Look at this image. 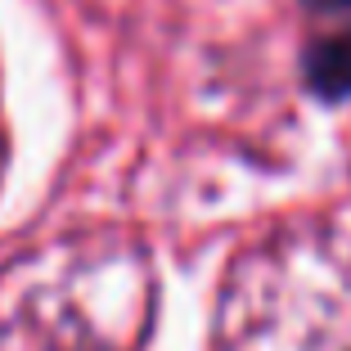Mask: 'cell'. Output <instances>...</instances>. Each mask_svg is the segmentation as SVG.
<instances>
[{
	"label": "cell",
	"instance_id": "6da1fadb",
	"mask_svg": "<svg viewBox=\"0 0 351 351\" xmlns=\"http://www.w3.org/2000/svg\"><path fill=\"white\" fill-rule=\"evenodd\" d=\"M315 14H329L338 19L333 36L315 41L306 68H311V82L315 90L324 95H351V0H306Z\"/></svg>",
	"mask_w": 351,
	"mask_h": 351
}]
</instances>
